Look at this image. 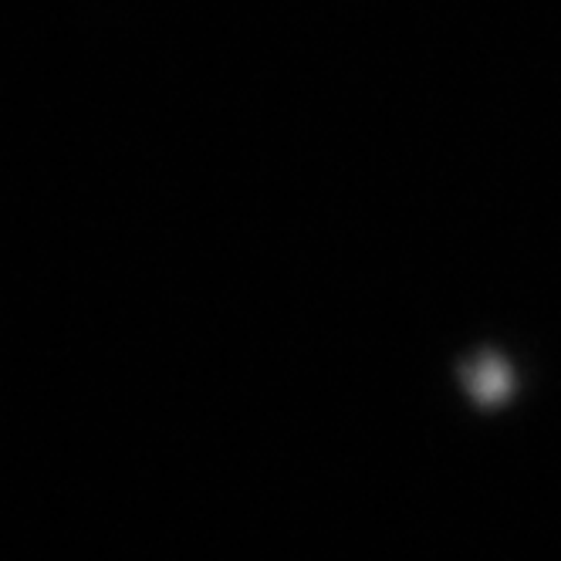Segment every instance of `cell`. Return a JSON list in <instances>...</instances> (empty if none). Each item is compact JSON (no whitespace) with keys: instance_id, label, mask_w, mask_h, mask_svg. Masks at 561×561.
Wrapping results in <instances>:
<instances>
[{"instance_id":"1","label":"cell","mask_w":561,"mask_h":561,"mask_svg":"<svg viewBox=\"0 0 561 561\" xmlns=\"http://www.w3.org/2000/svg\"><path fill=\"white\" fill-rule=\"evenodd\" d=\"M463 389L477 407H504L514 392V373L504 355H477L463 369Z\"/></svg>"}]
</instances>
